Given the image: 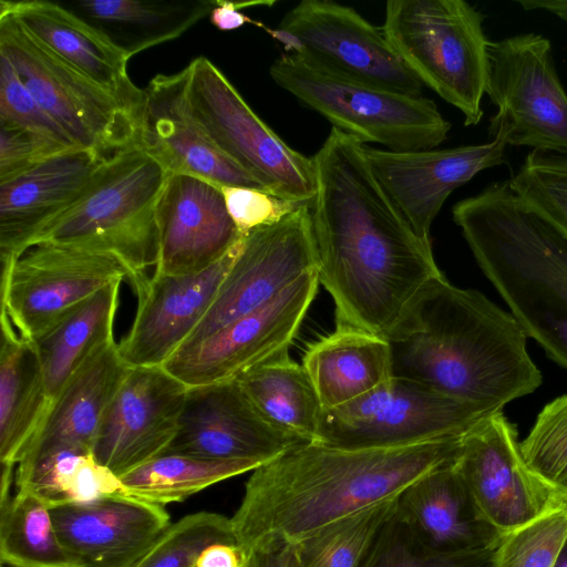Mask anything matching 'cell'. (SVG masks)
<instances>
[{
    "mask_svg": "<svg viewBox=\"0 0 567 567\" xmlns=\"http://www.w3.org/2000/svg\"><path fill=\"white\" fill-rule=\"evenodd\" d=\"M312 161L318 278L334 302L336 327L386 339L421 291L443 276L431 243L381 187L362 142L332 127Z\"/></svg>",
    "mask_w": 567,
    "mask_h": 567,
    "instance_id": "6da1fadb",
    "label": "cell"
},
{
    "mask_svg": "<svg viewBox=\"0 0 567 567\" xmlns=\"http://www.w3.org/2000/svg\"><path fill=\"white\" fill-rule=\"evenodd\" d=\"M463 436L403 447L348 450L298 444L256 470L230 522L245 554L296 543L395 498L425 473L457 460Z\"/></svg>",
    "mask_w": 567,
    "mask_h": 567,
    "instance_id": "7a4b0ae2",
    "label": "cell"
},
{
    "mask_svg": "<svg viewBox=\"0 0 567 567\" xmlns=\"http://www.w3.org/2000/svg\"><path fill=\"white\" fill-rule=\"evenodd\" d=\"M527 338L512 313L442 276L421 291L386 340L392 377L503 411L542 384Z\"/></svg>",
    "mask_w": 567,
    "mask_h": 567,
    "instance_id": "3957f363",
    "label": "cell"
},
{
    "mask_svg": "<svg viewBox=\"0 0 567 567\" xmlns=\"http://www.w3.org/2000/svg\"><path fill=\"white\" fill-rule=\"evenodd\" d=\"M452 216L527 337L567 369V234L509 179L457 202Z\"/></svg>",
    "mask_w": 567,
    "mask_h": 567,
    "instance_id": "277c9868",
    "label": "cell"
},
{
    "mask_svg": "<svg viewBox=\"0 0 567 567\" xmlns=\"http://www.w3.org/2000/svg\"><path fill=\"white\" fill-rule=\"evenodd\" d=\"M167 175L141 143L106 156L81 198L33 245L49 241L111 254L135 288L157 262L156 205Z\"/></svg>",
    "mask_w": 567,
    "mask_h": 567,
    "instance_id": "5b68a950",
    "label": "cell"
},
{
    "mask_svg": "<svg viewBox=\"0 0 567 567\" xmlns=\"http://www.w3.org/2000/svg\"><path fill=\"white\" fill-rule=\"evenodd\" d=\"M484 17L464 0H389L381 27L388 42L419 81L464 116H483L489 42Z\"/></svg>",
    "mask_w": 567,
    "mask_h": 567,
    "instance_id": "8992f818",
    "label": "cell"
},
{
    "mask_svg": "<svg viewBox=\"0 0 567 567\" xmlns=\"http://www.w3.org/2000/svg\"><path fill=\"white\" fill-rule=\"evenodd\" d=\"M269 73L332 127L363 144L378 143L395 152L431 150L451 130L434 101L338 75L296 52L280 55Z\"/></svg>",
    "mask_w": 567,
    "mask_h": 567,
    "instance_id": "52a82bcc",
    "label": "cell"
},
{
    "mask_svg": "<svg viewBox=\"0 0 567 567\" xmlns=\"http://www.w3.org/2000/svg\"><path fill=\"white\" fill-rule=\"evenodd\" d=\"M185 73L192 115L215 146L267 192L312 204L316 194L312 157L290 147L270 128L207 58L194 59Z\"/></svg>",
    "mask_w": 567,
    "mask_h": 567,
    "instance_id": "ba28073f",
    "label": "cell"
},
{
    "mask_svg": "<svg viewBox=\"0 0 567 567\" xmlns=\"http://www.w3.org/2000/svg\"><path fill=\"white\" fill-rule=\"evenodd\" d=\"M497 412L392 377L350 403L322 409L312 442L348 450L403 447L463 436Z\"/></svg>",
    "mask_w": 567,
    "mask_h": 567,
    "instance_id": "9c48e42d",
    "label": "cell"
},
{
    "mask_svg": "<svg viewBox=\"0 0 567 567\" xmlns=\"http://www.w3.org/2000/svg\"><path fill=\"white\" fill-rule=\"evenodd\" d=\"M0 53L81 148L111 155L141 143L142 118L112 93L66 64L0 9Z\"/></svg>",
    "mask_w": 567,
    "mask_h": 567,
    "instance_id": "30bf717a",
    "label": "cell"
},
{
    "mask_svg": "<svg viewBox=\"0 0 567 567\" xmlns=\"http://www.w3.org/2000/svg\"><path fill=\"white\" fill-rule=\"evenodd\" d=\"M485 94L497 107L489 137L502 131L508 145L567 155V92L547 38L522 33L491 41Z\"/></svg>",
    "mask_w": 567,
    "mask_h": 567,
    "instance_id": "8fae6325",
    "label": "cell"
},
{
    "mask_svg": "<svg viewBox=\"0 0 567 567\" xmlns=\"http://www.w3.org/2000/svg\"><path fill=\"white\" fill-rule=\"evenodd\" d=\"M265 30L315 64L338 75L412 96L423 84L377 28L353 8L328 0H303L276 30Z\"/></svg>",
    "mask_w": 567,
    "mask_h": 567,
    "instance_id": "7c38bea8",
    "label": "cell"
},
{
    "mask_svg": "<svg viewBox=\"0 0 567 567\" xmlns=\"http://www.w3.org/2000/svg\"><path fill=\"white\" fill-rule=\"evenodd\" d=\"M127 278L125 266L111 254L38 243L1 265V310L21 336L33 340L87 297Z\"/></svg>",
    "mask_w": 567,
    "mask_h": 567,
    "instance_id": "4fadbf2b",
    "label": "cell"
},
{
    "mask_svg": "<svg viewBox=\"0 0 567 567\" xmlns=\"http://www.w3.org/2000/svg\"><path fill=\"white\" fill-rule=\"evenodd\" d=\"M310 208L300 206L279 221L244 236L208 312L182 347L255 311L302 275L318 270Z\"/></svg>",
    "mask_w": 567,
    "mask_h": 567,
    "instance_id": "5bb4252c",
    "label": "cell"
},
{
    "mask_svg": "<svg viewBox=\"0 0 567 567\" xmlns=\"http://www.w3.org/2000/svg\"><path fill=\"white\" fill-rule=\"evenodd\" d=\"M318 286V270L302 275L262 307L179 348L163 368L188 388L236 380L289 350Z\"/></svg>",
    "mask_w": 567,
    "mask_h": 567,
    "instance_id": "9a60e30c",
    "label": "cell"
},
{
    "mask_svg": "<svg viewBox=\"0 0 567 567\" xmlns=\"http://www.w3.org/2000/svg\"><path fill=\"white\" fill-rule=\"evenodd\" d=\"M517 439L516 425L497 412L464 435L455 461L481 513L505 535L564 501L528 471Z\"/></svg>",
    "mask_w": 567,
    "mask_h": 567,
    "instance_id": "2e32d148",
    "label": "cell"
},
{
    "mask_svg": "<svg viewBox=\"0 0 567 567\" xmlns=\"http://www.w3.org/2000/svg\"><path fill=\"white\" fill-rule=\"evenodd\" d=\"M188 386L163 367L131 368L105 409L92 453L121 477L173 441Z\"/></svg>",
    "mask_w": 567,
    "mask_h": 567,
    "instance_id": "e0dca14e",
    "label": "cell"
},
{
    "mask_svg": "<svg viewBox=\"0 0 567 567\" xmlns=\"http://www.w3.org/2000/svg\"><path fill=\"white\" fill-rule=\"evenodd\" d=\"M483 144L444 150L395 152L363 144L367 162L381 187L423 240L453 190L480 172L506 162L504 132Z\"/></svg>",
    "mask_w": 567,
    "mask_h": 567,
    "instance_id": "ac0fdd59",
    "label": "cell"
},
{
    "mask_svg": "<svg viewBox=\"0 0 567 567\" xmlns=\"http://www.w3.org/2000/svg\"><path fill=\"white\" fill-rule=\"evenodd\" d=\"M301 443L271 425L230 380L188 388L177 432L164 453L265 464Z\"/></svg>",
    "mask_w": 567,
    "mask_h": 567,
    "instance_id": "d6986e66",
    "label": "cell"
},
{
    "mask_svg": "<svg viewBox=\"0 0 567 567\" xmlns=\"http://www.w3.org/2000/svg\"><path fill=\"white\" fill-rule=\"evenodd\" d=\"M243 238L202 272L186 276L154 272L133 289L137 299L135 318L117 343L128 367H163L186 342L214 302Z\"/></svg>",
    "mask_w": 567,
    "mask_h": 567,
    "instance_id": "ffe728a7",
    "label": "cell"
},
{
    "mask_svg": "<svg viewBox=\"0 0 567 567\" xmlns=\"http://www.w3.org/2000/svg\"><path fill=\"white\" fill-rule=\"evenodd\" d=\"M49 509L74 567H133L172 525L163 505L123 491Z\"/></svg>",
    "mask_w": 567,
    "mask_h": 567,
    "instance_id": "44dd1931",
    "label": "cell"
},
{
    "mask_svg": "<svg viewBox=\"0 0 567 567\" xmlns=\"http://www.w3.org/2000/svg\"><path fill=\"white\" fill-rule=\"evenodd\" d=\"M155 274L186 276L220 260L244 236L228 214L219 185L168 173L156 205Z\"/></svg>",
    "mask_w": 567,
    "mask_h": 567,
    "instance_id": "7402d4cb",
    "label": "cell"
},
{
    "mask_svg": "<svg viewBox=\"0 0 567 567\" xmlns=\"http://www.w3.org/2000/svg\"><path fill=\"white\" fill-rule=\"evenodd\" d=\"M106 156L94 150L72 148L0 181L1 265L22 255L44 228L81 198Z\"/></svg>",
    "mask_w": 567,
    "mask_h": 567,
    "instance_id": "603a6c76",
    "label": "cell"
},
{
    "mask_svg": "<svg viewBox=\"0 0 567 567\" xmlns=\"http://www.w3.org/2000/svg\"><path fill=\"white\" fill-rule=\"evenodd\" d=\"M185 87V69L150 81L144 89L141 145L168 173L202 177L220 186L266 190L215 146L193 117Z\"/></svg>",
    "mask_w": 567,
    "mask_h": 567,
    "instance_id": "cb8c5ba5",
    "label": "cell"
},
{
    "mask_svg": "<svg viewBox=\"0 0 567 567\" xmlns=\"http://www.w3.org/2000/svg\"><path fill=\"white\" fill-rule=\"evenodd\" d=\"M396 513L427 548L439 553L494 549L505 536L481 513L455 462L408 485L398 495Z\"/></svg>",
    "mask_w": 567,
    "mask_h": 567,
    "instance_id": "d4e9b609",
    "label": "cell"
},
{
    "mask_svg": "<svg viewBox=\"0 0 567 567\" xmlns=\"http://www.w3.org/2000/svg\"><path fill=\"white\" fill-rule=\"evenodd\" d=\"M0 9L66 64L112 93L143 118L145 92L130 80L126 56L61 3L1 0Z\"/></svg>",
    "mask_w": 567,
    "mask_h": 567,
    "instance_id": "484cf974",
    "label": "cell"
},
{
    "mask_svg": "<svg viewBox=\"0 0 567 567\" xmlns=\"http://www.w3.org/2000/svg\"><path fill=\"white\" fill-rule=\"evenodd\" d=\"M130 369L115 341L94 353L52 401L19 462L63 451L92 453L103 413Z\"/></svg>",
    "mask_w": 567,
    "mask_h": 567,
    "instance_id": "4316f807",
    "label": "cell"
},
{
    "mask_svg": "<svg viewBox=\"0 0 567 567\" xmlns=\"http://www.w3.org/2000/svg\"><path fill=\"white\" fill-rule=\"evenodd\" d=\"M301 364L323 410L350 403L392 378L389 341L348 327L309 344Z\"/></svg>",
    "mask_w": 567,
    "mask_h": 567,
    "instance_id": "83f0119b",
    "label": "cell"
},
{
    "mask_svg": "<svg viewBox=\"0 0 567 567\" xmlns=\"http://www.w3.org/2000/svg\"><path fill=\"white\" fill-rule=\"evenodd\" d=\"M0 461L17 466L52 403L33 340L0 315Z\"/></svg>",
    "mask_w": 567,
    "mask_h": 567,
    "instance_id": "f1b7e54d",
    "label": "cell"
},
{
    "mask_svg": "<svg viewBox=\"0 0 567 567\" xmlns=\"http://www.w3.org/2000/svg\"><path fill=\"white\" fill-rule=\"evenodd\" d=\"M61 4L84 20L128 60L174 40L208 17L216 0H76Z\"/></svg>",
    "mask_w": 567,
    "mask_h": 567,
    "instance_id": "f546056e",
    "label": "cell"
},
{
    "mask_svg": "<svg viewBox=\"0 0 567 567\" xmlns=\"http://www.w3.org/2000/svg\"><path fill=\"white\" fill-rule=\"evenodd\" d=\"M121 284L117 280L100 289L33 339L51 401L94 353L115 341Z\"/></svg>",
    "mask_w": 567,
    "mask_h": 567,
    "instance_id": "4dcf8cb0",
    "label": "cell"
},
{
    "mask_svg": "<svg viewBox=\"0 0 567 567\" xmlns=\"http://www.w3.org/2000/svg\"><path fill=\"white\" fill-rule=\"evenodd\" d=\"M237 382L256 410L275 427L312 442L322 406L302 364L286 351L243 373Z\"/></svg>",
    "mask_w": 567,
    "mask_h": 567,
    "instance_id": "1f68e13d",
    "label": "cell"
},
{
    "mask_svg": "<svg viewBox=\"0 0 567 567\" xmlns=\"http://www.w3.org/2000/svg\"><path fill=\"white\" fill-rule=\"evenodd\" d=\"M252 460H208L164 453L120 477L122 491L151 503L166 505L234 476L252 472Z\"/></svg>",
    "mask_w": 567,
    "mask_h": 567,
    "instance_id": "d6a6232c",
    "label": "cell"
},
{
    "mask_svg": "<svg viewBox=\"0 0 567 567\" xmlns=\"http://www.w3.org/2000/svg\"><path fill=\"white\" fill-rule=\"evenodd\" d=\"M0 558L10 567H74L49 506L24 491L0 503Z\"/></svg>",
    "mask_w": 567,
    "mask_h": 567,
    "instance_id": "836d02e7",
    "label": "cell"
},
{
    "mask_svg": "<svg viewBox=\"0 0 567 567\" xmlns=\"http://www.w3.org/2000/svg\"><path fill=\"white\" fill-rule=\"evenodd\" d=\"M396 499L349 515L293 543L300 567H359Z\"/></svg>",
    "mask_w": 567,
    "mask_h": 567,
    "instance_id": "e575fe53",
    "label": "cell"
},
{
    "mask_svg": "<svg viewBox=\"0 0 567 567\" xmlns=\"http://www.w3.org/2000/svg\"><path fill=\"white\" fill-rule=\"evenodd\" d=\"M496 549L462 554L434 551L416 537L395 509L359 567H496Z\"/></svg>",
    "mask_w": 567,
    "mask_h": 567,
    "instance_id": "d590c367",
    "label": "cell"
},
{
    "mask_svg": "<svg viewBox=\"0 0 567 567\" xmlns=\"http://www.w3.org/2000/svg\"><path fill=\"white\" fill-rule=\"evenodd\" d=\"M519 451L528 471L567 501V394L543 408Z\"/></svg>",
    "mask_w": 567,
    "mask_h": 567,
    "instance_id": "8d00e7d4",
    "label": "cell"
},
{
    "mask_svg": "<svg viewBox=\"0 0 567 567\" xmlns=\"http://www.w3.org/2000/svg\"><path fill=\"white\" fill-rule=\"evenodd\" d=\"M214 544H238L230 518L197 512L172 523L133 567H194L200 553Z\"/></svg>",
    "mask_w": 567,
    "mask_h": 567,
    "instance_id": "74e56055",
    "label": "cell"
},
{
    "mask_svg": "<svg viewBox=\"0 0 567 567\" xmlns=\"http://www.w3.org/2000/svg\"><path fill=\"white\" fill-rule=\"evenodd\" d=\"M509 182L520 196L567 234V155L530 151Z\"/></svg>",
    "mask_w": 567,
    "mask_h": 567,
    "instance_id": "f35d334b",
    "label": "cell"
},
{
    "mask_svg": "<svg viewBox=\"0 0 567 567\" xmlns=\"http://www.w3.org/2000/svg\"><path fill=\"white\" fill-rule=\"evenodd\" d=\"M567 537V501L506 534L496 549V567H554Z\"/></svg>",
    "mask_w": 567,
    "mask_h": 567,
    "instance_id": "ab89813d",
    "label": "cell"
},
{
    "mask_svg": "<svg viewBox=\"0 0 567 567\" xmlns=\"http://www.w3.org/2000/svg\"><path fill=\"white\" fill-rule=\"evenodd\" d=\"M0 124L22 128L48 143L56 152L81 148L39 104L10 60L2 53H0Z\"/></svg>",
    "mask_w": 567,
    "mask_h": 567,
    "instance_id": "60d3db41",
    "label": "cell"
},
{
    "mask_svg": "<svg viewBox=\"0 0 567 567\" xmlns=\"http://www.w3.org/2000/svg\"><path fill=\"white\" fill-rule=\"evenodd\" d=\"M229 216L241 236L254 229L271 225L309 203L293 202L269 192L240 187L220 186Z\"/></svg>",
    "mask_w": 567,
    "mask_h": 567,
    "instance_id": "b9f144b4",
    "label": "cell"
},
{
    "mask_svg": "<svg viewBox=\"0 0 567 567\" xmlns=\"http://www.w3.org/2000/svg\"><path fill=\"white\" fill-rule=\"evenodd\" d=\"M60 152L33 134L0 124V181L8 179L32 164Z\"/></svg>",
    "mask_w": 567,
    "mask_h": 567,
    "instance_id": "7bdbcfd3",
    "label": "cell"
},
{
    "mask_svg": "<svg viewBox=\"0 0 567 567\" xmlns=\"http://www.w3.org/2000/svg\"><path fill=\"white\" fill-rule=\"evenodd\" d=\"M244 567H300L293 543L281 542L246 554Z\"/></svg>",
    "mask_w": 567,
    "mask_h": 567,
    "instance_id": "ee69618b",
    "label": "cell"
},
{
    "mask_svg": "<svg viewBox=\"0 0 567 567\" xmlns=\"http://www.w3.org/2000/svg\"><path fill=\"white\" fill-rule=\"evenodd\" d=\"M268 4L271 2H234L226 0H216V6L209 14L210 23L221 31H231L241 28L247 23L266 28L262 23L252 20L240 9L250 6Z\"/></svg>",
    "mask_w": 567,
    "mask_h": 567,
    "instance_id": "f6af8a7d",
    "label": "cell"
},
{
    "mask_svg": "<svg viewBox=\"0 0 567 567\" xmlns=\"http://www.w3.org/2000/svg\"><path fill=\"white\" fill-rule=\"evenodd\" d=\"M246 554L238 544H214L198 556L194 567H244Z\"/></svg>",
    "mask_w": 567,
    "mask_h": 567,
    "instance_id": "bcb514c9",
    "label": "cell"
},
{
    "mask_svg": "<svg viewBox=\"0 0 567 567\" xmlns=\"http://www.w3.org/2000/svg\"><path fill=\"white\" fill-rule=\"evenodd\" d=\"M526 11L542 10L567 22V0H516Z\"/></svg>",
    "mask_w": 567,
    "mask_h": 567,
    "instance_id": "7dc6e473",
    "label": "cell"
},
{
    "mask_svg": "<svg viewBox=\"0 0 567 567\" xmlns=\"http://www.w3.org/2000/svg\"><path fill=\"white\" fill-rule=\"evenodd\" d=\"M554 567H567V537L564 545L557 556Z\"/></svg>",
    "mask_w": 567,
    "mask_h": 567,
    "instance_id": "c3c4849f",
    "label": "cell"
}]
</instances>
